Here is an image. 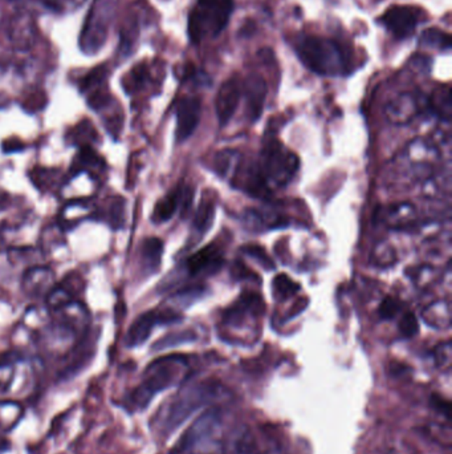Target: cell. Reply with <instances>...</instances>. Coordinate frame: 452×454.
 <instances>
[{
	"instance_id": "6da1fadb",
	"label": "cell",
	"mask_w": 452,
	"mask_h": 454,
	"mask_svg": "<svg viewBox=\"0 0 452 454\" xmlns=\"http://www.w3.org/2000/svg\"><path fill=\"white\" fill-rule=\"evenodd\" d=\"M231 397V392L215 380H206L189 385L179 392L166 406L160 427L164 436L179 428L191 415L210 404L220 403Z\"/></svg>"
},
{
	"instance_id": "7a4b0ae2",
	"label": "cell",
	"mask_w": 452,
	"mask_h": 454,
	"mask_svg": "<svg viewBox=\"0 0 452 454\" xmlns=\"http://www.w3.org/2000/svg\"><path fill=\"white\" fill-rule=\"evenodd\" d=\"M438 148L428 139H415L391 163L390 174L395 184L411 185L432 176L439 161Z\"/></svg>"
},
{
	"instance_id": "3957f363",
	"label": "cell",
	"mask_w": 452,
	"mask_h": 454,
	"mask_svg": "<svg viewBox=\"0 0 452 454\" xmlns=\"http://www.w3.org/2000/svg\"><path fill=\"white\" fill-rule=\"evenodd\" d=\"M296 52L302 64L318 75H344L349 67L345 50L329 39L305 36L297 43Z\"/></svg>"
},
{
	"instance_id": "277c9868",
	"label": "cell",
	"mask_w": 452,
	"mask_h": 454,
	"mask_svg": "<svg viewBox=\"0 0 452 454\" xmlns=\"http://www.w3.org/2000/svg\"><path fill=\"white\" fill-rule=\"evenodd\" d=\"M188 366L185 356L171 355L153 362L145 371L142 384L130 396V405L137 409L146 408L158 393L174 385Z\"/></svg>"
},
{
	"instance_id": "5b68a950",
	"label": "cell",
	"mask_w": 452,
	"mask_h": 454,
	"mask_svg": "<svg viewBox=\"0 0 452 454\" xmlns=\"http://www.w3.org/2000/svg\"><path fill=\"white\" fill-rule=\"evenodd\" d=\"M234 0H198L189 16V36L194 44L216 38L228 25Z\"/></svg>"
},
{
	"instance_id": "8992f818",
	"label": "cell",
	"mask_w": 452,
	"mask_h": 454,
	"mask_svg": "<svg viewBox=\"0 0 452 454\" xmlns=\"http://www.w3.org/2000/svg\"><path fill=\"white\" fill-rule=\"evenodd\" d=\"M257 166L268 189H271L288 185L299 170L300 161L278 139H271L265 142Z\"/></svg>"
},
{
	"instance_id": "52a82bcc",
	"label": "cell",
	"mask_w": 452,
	"mask_h": 454,
	"mask_svg": "<svg viewBox=\"0 0 452 454\" xmlns=\"http://www.w3.org/2000/svg\"><path fill=\"white\" fill-rule=\"evenodd\" d=\"M117 11V0H94L83 25L78 46L85 55H96L105 46Z\"/></svg>"
},
{
	"instance_id": "ba28073f",
	"label": "cell",
	"mask_w": 452,
	"mask_h": 454,
	"mask_svg": "<svg viewBox=\"0 0 452 454\" xmlns=\"http://www.w3.org/2000/svg\"><path fill=\"white\" fill-rule=\"evenodd\" d=\"M222 428V415L218 408H211L204 412L190 427L182 439L176 443L178 454H194L204 452L219 434Z\"/></svg>"
},
{
	"instance_id": "9c48e42d",
	"label": "cell",
	"mask_w": 452,
	"mask_h": 454,
	"mask_svg": "<svg viewBox=\"0 0 452 454\" xmlns=\"http://www.w3.org/2000/svg\"><path fill=\"white\" fill-rule=\"evenodd\" d=\"M428 109V100H421L414 93H401L385 108L386 118L394 125H407Z\"/></svg>"
},
{
	"instance_id": "30bf717a",
	"label": "cell",
	"mask_w": 452,
	"mask_h": 454,
	"mask_svg": "<svg viewBox=\"0 0 452 454\" xmlns=\"http://www.w3.org/2000/svg\"><path fill=\"white\" fill-rule=\"evenodd\" d=\"M422 11L409 6L391 7L382 15L379 22L398 39H406L414 34L416 25L421 22Z\"/></svg>"
},
{
	"instance_id": "8fae6325",
	"label": "cell",
	"mask_w": 452,
	"mask_h": 454,
	"mask_svg": "<svg viewBox=\"0 0 452 454\" xmlns=\"http://www.w3.org/2000/svg\"><path fill=\"white\" fill-rule=\"evenodd\" d=\"M181 319H182L181 316L176 315V312H171V311H166V312L148 311L137 317L134 320V323L129 328L127 335H126V345L127 347L141 345L149 339L155 326L171 324Z\"/></svg>"
},
{
	"instance_id": "7c38bea8",
	"label": "cell",
	"mask_w": 452,
	"mask_h": 454,
	"mask_svg": "<svg viewBox=\"0 0 452 454\" xmlns=\"http://www.w3.org/2000/svg\"><path fill=\"white\" fill-rule=\"evenodd\" d=\"M201 120V101L185 97L176 105V141L183 142L191 137Z\"/></svg>"
},
{
	"instance_id": "4fadbf2b",
	"label": "cell",
	"mask_w": 452,
	"mask_h": 454,
	"mask_svg": "<svg viewBox=\"0 0 452 454\" xmlns=\"http://www.w3.org/2000/svg\"><path fill=\"white\" fill-rule=\"evenodd\" d=\"M241 97V85L236 78H229L223 83L215 100V111L219 125L226 126L238 109Z\"/></svg>"
},
{
	"instance_id": "5bb4252c",
	"label": "cell",
	"mask_w": 452,
	"mask_h": 454,
	"mask_svg": "<svg viewBox=\"0 0 452 454\" xmlns=\"http://www.w3.org/2000/svg\"><path fill=\"white\" fill-rule=\"evenodd\" d=\"M55 286V273L45 266L28 268L22 277V290L32 298H45Z\"/></svg>"
},
{
	"instance_id": "9a60e30c",
	"label": "cell",
	"mask_w": 452,
	"mask_h": 454,
	"mask_svg": "<svg viewBox=\"0 0 452 454\" xmlns=\"http://www.w3.org/2000/svg\"><path fill=\"white\" fill-rule=\"evenodd\" d=\"M267 84L262 76L250 75L243 84V93L246 97V112L251 123L257 121L264 109L267 99Z\"/></svg>"
},
{
	"instance_id": "2e32d148",
	"label": "cell",
	"mask_w": 452,
	"mask_h": 454,
	"mask_svg": "<svg viewBox=\"0 0 452 454\" xmlns=\"http://www.w3.org/2000/svg\"><path fill=\"white\" fill-rule=\"evenodd\" d=\"M255 452V439L247 425L232 429L220 443L219 454H252Z\"/></svg>"
},
{
	"instance_id": "e0dca14e",
	"label": "cell",
	"mask_w": 452,
	"mask_h": 454,
	"mask_svg": "<svg viewBox=\"0 0 452 454\" xmlns=\"http://www.w3.org/2000/svg\"><path fill=\"white\" fill-rule=\"evenodd\" d=\"M263 314V301L256 294H246L235 303L225 315L227 324L239 326L248 315Z\"/></svg>"
},
{
	"instance_id": "ac0fdd59",
	"label": "cell",
	"mask_w": 452,
	"mask_h": 454,
	"mask_svg": "<svg viewBox=\"0 0 452 454\" xmlns=\"http://www.w3.org/2000/svg\"><path fill=\"white\" fill-rule=\"evenodd\" d=\"M222 265H223V256L220 254L219 247H216L215 245H210L202 249L201 252H195L194 255L190 256L188 261V270L191 275H197L203 271L207 273L216 271Z\"/></svg>"
},
{
	"instance_id": "d6986e66",
	"label": "cell",
	"mask_w": 452,
	"mask_h": 454,
	"mask_svg": "<svg viewBox=\"0 0 452 454\" xmlns=\"http://www.w3.org/2000/svg\"><path fill=\"white\" fill-rule=\"evenodd\" d=\"M96 190V182L94 178L89 172L78 170L73 177L65 184L63 194L66 200L72 201H80L83 198H87L92 195Z\"/></svg>"
},
{
	"instance_id": "ffe728a7",
	"label": "cell",
	"mask_w": 452,
	"mask_h": 454,
	"mask_svg": "<svg viewBox=\"0 0 452 454\" xmlns=\"http://www.w3.org/2000/svg\"><path fill=\"white\" fill-rule=\"evenodd\" d=\"M56 322L73 329L76 333L83 331L88 324V311L80 302L72 301L64 305L63 308L53 312Z\"/></svg>"
},
{
	"instance_id": "44dd1931",
	"label": "cell",
	"mask_w": 452,
	"mask_h": 454,
	"mask_svg": "<svg viewBox=\"0 0 452 454\" xmlns=\"http://www.w3.org/2000/svg\"><path fill=\"white\" fill-rule=\"evenodd\" d=\"M423 320L430 327L444 329L451 326V305L446 301L431 303L423 310Z\"/></svg>"
},
{
	"instance_id": "7402d4cb",
	"label": "cell",
	"mask_w": 452,
	"mask_h": 454,
	"mask_svg": "<svg viewBox=\"0 0 452 454\" xmlns=\"http://www.w3.org/2000/svg\"><path fill=\"white\" fill-rule=\"evenodd\" d=\"M383 218L388 226L400 230L414 225L416 221V212L413 205L400 203L388 209L386 215Z\"/></svg>"
},
{
	"instance_id": "603a6c76",
	"label": "cell",
	"mask_w": 452,
	"mask_h": 454,
	"mask_svg": "<svg viewBox=\"0 0 452 454\" xmlns=\"http://www.w3.org/2000/svg\"><path fill=\"white\" fill-rule=\"evenodd\" d=\"M183 190L178 189L170 194H167L162 200L157 202L153 214H151V219L154 223H164L166 221H169L170 218H173V215L176 214L179 205L182 203L183 200Z\"/></svg>"
},
{
	"instance_id": "cb8c5ba5",
	"label": "cell",
	"mask_w": 452,
	"mask_h": 454,
	"mask_svg": "<svg viewBox=\"0 0 452 454\" xmlns=\"http://www.w3.org/2000/svg\"><path fill=\"white\" fill-rule=\"evenodd\" d=\"M164 254V242L158 238H148L141 245V262L145 270L155 273L161 266Z\"/></svg>"
},
{
	"instance_id": "d4e9b609",
	"label": "cell",
	"mask_w": 452,
	"mask_h": 454,
	"mask_svg": "<svg viewBox=\"0 0 452 454\" xmlns=\"http://www.w3.org/2000/svg\"><path fill=\"white\" fill-rule=\"evenodd\" d=\"M428 109H430L432 114H438L446 121H450L452 109L450 88L444 87V88L437 89L428 100Z\"/></svg>"
},
{
	"instance_id": "484cf974",
	"label": "cell",
	"mask_w": 452,
	"mask_h": 454,
	"mask_svg": "<svg viewBox=\"0 0 452 454\" xmlns=\"http://www.w3.org/2000/svg\"><path fill=\"white\" fill-rule=\"evenodd\" d=\"M11 40L17 48H27L32 40V25L31 19L24 15L15 19L13 29H11Z\"/></svg>"
},
{
	"instance_id": "4316f807",
	"label": "cell",
	"mask_w": 452,
	"mask_h": 454,
	"mask_svg": "<svg viewBox=\"0 0 452 454\" xmlns=\"http://www.w3.org/2000/svg\"><path fill=\"white\" fill-rule=\"evenodd\" d=\"M89 214V209L81 202L73 201L66 205L60 215V225L63 228L72 227L81 222Z\"/></svg>"
},
{
	"instance_id": "83f0119b",
	"label": "cell",
	"mask_w": 452,
	"mask_h": 454,
	"mask_svg": "<svg viewBox=\"0 0 452 454\" xmlns=\"http://www.w3.org/2000/svg\"><path fill=\"white\" fill-rule=\"evenodd\" d=\"M215 219V206L211 202H202L201 207L194 218L192 227L199 234V237L204 235L211 226Z\"/></svg>"
},
{
	"instance_id": "f1b7e54d",
	"label": "cell",
	"mask_w": 452,
	"mask_h": 454,
	"mask_svg": "<svg viewBox=\"0 0 452 454\" xmlns=\"http://www.w3.org/2000/svg\"><path fill=\"white\" fill-rule=\"evenodd\" d=\"M45 301H47V308L50 312H55L75 299L72 291L69 290L65 284H59L50 291V294L45 296Z\"/></svg>"
},
{
	"instance_id": "f546056e",
	"label": "cell",
	"mask_w": 452,
	"mask_h": 454,
	"mask_svg": "<svg viewBox=\"0 0 452 454\" xmlns=\"http://www.w3.org/2000/svg\"><path fill=\"white\" fill-rule=\"evenodd\" d=\"M272 289L277 301H287L297 294V291L300 290V286L287 275L280 274L274 279Z\"/></svg>"
},
{
	"instance_id": "4dcf8cb0",
	"label": "cell",
	"mask_w": 452,
	"mask_h": 454,
	"mask_svg": "<svg viewBox=\"0 0 452 454\" xmlns=\"http://www.w3.org/2000/svg\"><path fill=\"white\" fill-rule=\"evenodd\" d=\"M23 415L20 405L13 403H0V430H10Z\"/></svg>"
},
{
	"instance_id": "1f68e13d",
	"label": "cell",
	"mask_w": 452,
	"mask_h": 454,
	"mask_svg": "<svg viewBox=\"0 0 452 454\" xmlns=\"http://www.w3.org/2000/svg\"><path fill=\"white\" fill-rule=\"evenodd\" d=\"M421 44L432 48L449 50L451 47V38L449 34H444L437 28H432V29H426L423 32L421 38Z\"/></svg>"
},
{
	"instance_id": "d6a6232c",
	"label": "cell",
	"mask_w": 452,
	"mask_h": 454,
	"mask_svg": "<svg viewBox=\"0 0 452 454\" xmlns=\"http://www.w3.org/2000/svg\"><path fill=\"white\" fill-rule=\"evenodd\" d=\"M372 261L379 267H390L397 262V254L388 242H381L373 252Z\"/></svg>"
},
{
	"instance_id": "836d02e7",
	"label": "cell",
	"mask_w": 452,
	"mask_h": 454,
	"mask_svg": "<svg viewBox=\"0 0 452 454\" xmlns=\"http://www.w3.org/2000/svg\"><path fill=\"white\" fill-rule=\"evenodd\" d=\"M149 77V72L146 69L145 65H139L136 67L133 71H130L127 74V78L124 81V87H125L126 92H134L142 88Z\"/></svg>"
},
{
	"instance_id": "e575fe53",
	"label": "cell",
	"mask_w": 452,
	"mask_h": 454,
	"mask_svg": "<svg viewBox=\"0 0 452 454\" xmlns=\"http://www.w3.org/2000/svg\"><path fill=\"white\" fill-rule=\"evenodd\" d=\"M43 4L53 13H72L80 8L87 0H41Z\"/></svg>"
},
{
	"instance_id": "d590c367",
	"label": "cell",
	"mask_w": 452,
	"mask_h": 454,
	"mask_svg": "<svg viewBox=\"0 0 452 454\" xmlns=\"http://www.w3.org/2000/svg\"><path fill=\"white\" fill-rule=\"evenodd\" d=\"M197 339V336L192 332H179V333H173L164 338L162 340L158 341L154 345V350L160 351V350H164L169 347H174V345H179L183 343H189V341H194Z\"/></svg>"
},
{
	"instance_id": "8d00e7d4",
	"label": "cell",
	"mask_w": 452,
	"mask_h": 454,
	"mask_svg": "<svg viewBox=\"0 0 452 454\" xmlns=\"http://www.w3.org/2000/svg\"><path fill=\"white\" fill-rule=\"evenodd\" d=\"M434 360L438 368H450L452 360L451 341H446L439 344L434 350Z\"/></svg>"
},
{
	"instance_id": "74e56055",
	"label": "cell",
	"mask_w": 452,
	"mask_h": 454,
	"mask_svg": "<svg viewBox=\"0 0 452 454\" xmlns=\"http://www.w3.org/2000/svg\"><path fill=\"white\" fill-rule=\"evenodd\" d=\"M235 157H236V154L232 151H220L215 158L216 173L220 177L228 176L232 164H235Z\"/></svg>"
},
{
	"instance_id": "f35d334b",
	"label": "cell",
	"mask_w": 452,
	"mask_h": 454,
	"mask_svg": "<svg viewBox=\"0 0 452 454\" xmlns=\"http://www.w3.org/2000/svg\"><path fill=\"white\" fill-rule=\"evenodd\" d=\"M400 331L404 338H414L419 332V322L413 312H407L400 322Z\"/></svg>"
},
{
	"instance_id": "ab89813d",
	"label": "cell",
	"mask_w": 452,
	"mask_h": 454,
	"mask_svg": "<svg viewBox=\"0 0 452 454\" xmlns=\"http://www.w3.org/2000/svg\"><path fill=\"white\" fill-rule=\"evenodd\" d=\"M400 310H401V304L398 301L394 299L393 296H388L379 305V316L382 319H393L400 312Z\"/></svg>"
},
{
	"instance_id": "60d3db41",
	"label": "cell",
	"mask_w": 452,
	"mask_h": 454,
	"mask_svg": "<svg viewBox=\"0 0 452 454\" xmlns=\"http://www.w3.org/2000/svg\"><path fill=\"white\" fill-rule=\"evenodd\" d=\"M244 252H247V254H248L250 256H252V258H256V261H257L260 265L263 266V267H265L267 270L275 268L274 262L269 259V256L267 255V252H264L263 247L251 246V247L244 249Z\"/></svg>"
},
{
	"instance_id": "b9f144b4",
	"label": "cell",
	"mask_w": 452,
	"mask_h": 454,
	"mask_svg": "<svg viewBox=\"0 0 452 454\" xmlns=\"http://www.w3.org/2000/svg\"><path fill=\"white\" fill-rule=\"evenodd\" d=\"M13 378V364L1 363L0 364V391H6L10 388L11 380Z\"/></svg>"
},
{
	"instance_id": "7bdbcfd3",
	"label": "cell",
	"mask_w": 452,
	"mask_h": 454,
	"mask_svg": "<svg viewBox=\"0 0 452 454\" xmlns=\"http://www.w3.org/2000/svg\"><path fill=\"white\" fill-rule=\"evenodd\" d=\"M430 403L432 405V408L435 411H438L442 415H444L447 420H450V413H451V406H450V403L443 400L440 396L438 394H432L431 399H430Z\"/></svg>"
},
{
	"instance_id": "ee69618b",
	"label": "cell",
	"mask_w": 452,
	"mask_h": 454,
	"mask_svg": "<svg viewBox=\"0 0 452 454\" xmlns=\"http://www.w3.org/2000/svg\"><path fill=\"white\" fill-rule=\"evenodd\" d=\"M10 448V442L8 440H6L3 436H0V452H4Z\"/></svg>"
}]
</instances>
